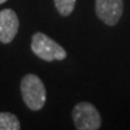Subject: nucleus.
<instances>
[{
    "label": "nucleus",
    "mask_w": 130,
    "mask_h": 130,
    "mask_svg": "<svg viewBox=\"0 0 130 130\" xmlns=\"http://www.w3.org/2000/svg\"><path fill=\"white\" fill-rule=\"evenodd\" d=\"M31 51L39 58L46 61L63 60L66 58V52L64 48L43 32H36L32 35Z\"/></svg>",
    "instance_id": "f03ea898"
},
{
    "label": "nucleus",
    "mask_w": 130,
    "mask_h": 130,
    "mask_svg": "<svg viewBox=\"0 0 130 130\" xmlns=\"http://www.w3.org/2000/svg\"><path fill=\"white\" fill-rule=\"evenodd\" d=\"M18 118L10 112H0V130H19Z\"/></svg>",
    "instance_id": "423d86ee"
},
{
    "label": "nucleus",
    "mask_w": 130,
    "mask_h": 130,
    "mask_svg": "<svg viewBox=\"0 0 130 130\" xmlns=\"http://www.w3.org/2000/svg\"><path fill=\"white\" fill-rule=\"evenodd\" d=\"M5 1H7V0H0V5H1V4H4Z\"/></svg>",
    "instance_id": "6e6552de"
},
{
    "label": "nucleus",
    "mask_w": 130,
    "mask_h": 130,
    "mask_svg": "<svg viewBox=\"0 0 130 130\" xmlns=\"http://www.w3.org/2000/svg\"><path fill=\"white\" fill-rule=\"evenodd\" d=\"M95 12L105 24L115 25L123 13V0H95Z\"/></svg>",
    "instance_id": "20e7f679"
},
{
    "label": "nucleus",
    "mask_w": 130,
    "mask_h": 130,
    "mask_svg": "<svg viewBox=\"0 0 130 130\" xmlns=\"http://www.w3.org/2000/svg\"><path fill=\"white\" fill-rule=\"evenodd\" d=\"M75 4L76 0H54V5L61 16H69L74 11Z\"/></svg>",
    "instance_id": "0eeeda50"
},
{
    "label": "nucleus",
    "mask_w": 130,
    "mask_h": 130,
    "mask_svg": "<svg viewBox=\"0 0 130 130\" xmlns=\"http://www.w3.org/2000/svg\"><path fill=\"white\" fill-rule=\"evenodd\" d=\"M21 92L25 105L32 110H41L46 102V88L36 75H25L21 82Z\"/></svg>",
    "instance_id": "f257e3e1"
},
{
    "label": "nucleus",
    "mask_w": 130,
    "mask_h": 130,
    "mask_svg": "<svg viewBox=\"0 0 130 130\" xmlns=\"http://www.w3.org/2000/svg\"><path fill=\"white\" fill-rule=\"evenodd\" d=\"M19 21L17 13L11 9L0 11V42L9 43L17 35Z\"/></svg>",
    "instance_id": "39448f33"
},
{
    "label": "nucleus",
    "mask_w": 130,
    "mask_h": 130,
    "mask_svg": "<svg viewBox=\"0 0 130 130\" xmlns=\"http://www.w3.org/2000/svg\"><path fill=\"white\" fill-rule=\"evenodd\" d=\"M72 119L78 130H98L101 126V116L90 102H78L72 110Z\"/></svg>",
    "instance_id": "7ed1b4c3"
}]
</instances>
